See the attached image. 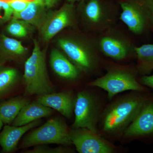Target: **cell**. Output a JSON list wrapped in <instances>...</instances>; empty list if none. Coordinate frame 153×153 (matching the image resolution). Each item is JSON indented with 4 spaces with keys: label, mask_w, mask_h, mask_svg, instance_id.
<instances>
[{
    "label": "cell",
    "mask_w": 153,
    "mask_h": 153,
    "mask_svg": "<svg viewBox=\"0 0 153 153\" xmlns=\"http://www.w3.org/2000/svg\"><path fill=\"white\" fill-rule=\"evenodd\" d=\"M53 112L52 108L37 101L29 102L22 108L12 124L16 126L26 125L42 118L49 117Z\"/></svg>",
    "instance_id": "obj_17"
},
{
    "label": "cell",
    "mask_w": 153,
    "mask_h": 153,
    "mask_svg": "<svg viewBox=\"0 0 153 153\" xmlns=\"http://www.w3.org/2000/svg\"><path fill=\"white\" fill-rule=\"evenodd\" d=\"M75 119L73 128H83L95 132V108L92 99L88 94H77L74 107Z\"/></svg>",
    "instance_id": "obj_11"
},
{
    "label": "cell",
    "mask_w": 153,
    "mask_h": 153,
    "mask_svg": "<svg viewBox=\"0 0 153 153\" xmlns=\"http://www.w3.org/2000/svg\"><path fill=\"white\" fill-rule=\"evenodd\" d=\"M2 1H4L7 2H9L11 1L12 0H2ZM26 1L29 2H31L33 1L34 0H26Z\"/></svg>",
    "instance_id": "obj_30"
},
{
    "label": "cell",
    "mask_w": 153,
    "mask_h": 153,
    "mask_svg": "<svg viewBox=\"0 0 153 153\" xmlns=\"http://www.w3.org/2000/svg\"><path fill=\"white\" fill-rule=\"evenodd\" d=\"M75 101L71 91L38 95L36 100L45 106L55 110L68 118H71L73 114Z\"/></svg>",
    "instance_id": "obj_12"
},
{
    "label": "cell",
    "mask_w": 153,
    "mask_h": 153,
    "mask_svg": "<svg viewBox=\"0 0 153 153\" xmlns=\"http://www.w3.org/2000/svg\"><path fill=\"white\" fill-rule=\"evenodd\" d=\"M47 10L35 0L30 2L24 10L13 13V18L21 19L30 23L38 29L43 22L47 13Z\"/></svg>",
    "instance_id": "obj_18"
},
{
    "label": "cell",
    "mask_w": 153,
    "mask_h": 153,
    "mask_svg": "<svg viewBox=\"0 0 153 153\" xmlns=\"http://www.w3.org/2000/svg\"><path fill=\"white\" fill-rule=\"evenodd\" d=\"M143 97L133 96L113 105L103 119V129L106 132L119 130L131 122L144 104Z\"/></svg>",
    "instance_id": "obj_7"
},
{
    "label": "cell",
    "mask_w": 153,
    "mask_h": 153,
    "mask_svg": "<svg viewBox=\"0 0 153 153\" xmlns=\"http://www.w3.org/2000/svg\"><path fill=\"white\" fill-rule=\"evenodd\" d=\"M141 82L143 85L153 88V75L143 76L141 79Z\"/></svg>",
    "instance_id": "obj_27"
},
{
    "label": "cell",
    "mask_w": 153,
    "mask_h": 153,
    "mask_svg": "<svg viewBox=\"0 0 153 153\" xmlns=\"http://www.w3.org/2000/svg\"><path fill=\"white\" fill-rule=\"evenodd\" d=\"M50 144H72L66 124L60 118L51 119L26 135L19 148L26 149L38 145Z\"/></svg>",
    "instance_id": "obj_4"
},
{
    "label": "cell",
    "mask_w": 153,
    "mask_h": 153,
    "mask_svg": "<svg viewBox=\"0 0 153 153\" xmlns=\"http://www.w3.org/2000/svg\"><path fill=\"white\" fill-rule=\"evenodd\" d=\"M88 85L106 91L110 99L117 94L127 91L145 90L144 88L137 82L132 72L118 68H110L105 75L90 82Z\"/></svg>",
    "instance_id": "obj_9"
},
{
    "label": "cell",
    "mask_w": 153,
    "mask_h": 153,
    "mask_svg": "<svg viewBox=\"0 0 153 153\" xmlns=\"http://www.w3.org/2000/svg\"><path fill=\"white\" fill-rule=\"evenodd\" d=\"M30 2L26 0H12L8 3L14 13H19L25 10Z\"/></svg>",
    "instance_id": "obj_25"
},
{
    "label": "cell",
    "mask_w": 153,
    "mask_h": 153,
    "mask_svg": "<svg viewBox=\"0 0 153 153\" xmlns=\"http://www.w3.org/2000/svg\"><path fill=\"white\" fill-rule=\"evenodd\" d=\"M137 68L142 74L150 73L153 70V44H144L136 47Z\"/></svg>",
    "instance_id": "obj_21"
},
{
    "label": "cell",
    "mask_w": 153,
    "mask_h": 153,
    "mask_svg": "<svg viewBox=\"0 0 153 153\" xmlns=\"http://www.w3.org/2000/svg\"><path fill=\"white\" fill-rule=\"evenodd\" d=\"M32 54L25 63L23 75L25 93L27 95H40L55 92L49 79L46 64V49H41L39 43L33 40Z\"/></svg>",
    "instance_id": "obj_2"
},
{
    "label": "cell",
    "mask_w": 153,
    "mask_h": 153,
    "mask_svg": "<svg viewBox=\"0 0 153 153\" xmlns=\"http://www.w3.org/2000/svg\"><path fill=\"white\" fill-rule=\"evenodd\" d=\"M3 125H4V123H3L2 121L0 119V131H1V129L2 128L3 126Z\"/></svg>",
    "instance_id": "obj_29"
},
{
    "label": "cell",
    "mask_w": 153,
    "mask_h": 153,
    "mask_svg": "<svg viewBox=\"0 0 153 153\" xmlns=\"http://www.w3.org/2000/svg\"><path fill=\"white\" fill-rule=\"evenodd\" d=\"M74 4L67 2L58 10L47 11L37 29L43 41L48 42L65 28L76 27L77 19Z\"/></svg>",
    "instance_id": "obj_8"
},
{
    "label": "cell",
    "mask_w": 153,
    "mask_h": 153,
    "mask_svg": "<svg viewBox=\"0 0 153 153\" xmlns=\"http://www.w3.org/2000/svg\"><path fill=\"white\" fill-rule=\"evenodd\" d=\"M27 54V49L21 41L0 33V65L8 61L21 62Z\"/></svg>",
    "instance_id": "obj_15"
},
{
    "label": "cell",
    "mask_w": 153,
    "mask_h": 153,
    "mask_svg": "<svg viewBox=\"0 0 153 153\" xmlns=\"http://www.w3.org/2000/svg\"><path fill=\"white\" fill-rule=\"evenodd\" d=\"M29 100L22 97H16L0 103V119L4 124L13 123L22 108L29 103Z\"/></svg>",
    "instance_id": "obj_19"
},
{
    "label": "cell",
    "mask_w": 153,
    "mask_h": 153,
    "mask_svg": "<svg viewBox=\"0 0 153 153\" xmlns=\"http://www.w3.org/2000/svg\"><path fill=\"white\" fill-rule=\"evenodd\" d=\"M20 77V73L16 68L0 65V98L13 90Z\"/></svg>",
    "instance_id": "obj_20"
},
{
    "label": "cell",
    "mask_w": 153,
    "mask_h": 153,
    "mask_svg": "<svg viewBox=\"0 0 153 153\" xmlns=\"http://www.w3.org/2000/svg\"><path fill=\"white\" fill-rule=\"evenodd\" d=\"M95 37L100 52L106 57L120 61L136 55V46L131 39L114 26Z\"/></svg>",
    "instance_id": "obj_6"
},
{
    "label": "cell",
    "mask_w": 153,
    "mask_h": 153,
    "mask_svg": "<svg viewBox=\"0 0 153 153\" xmlns=\"http://www.w3.org/2000/svg\"><path fill=\"white\" fill-rule=\"evenodd\" d=\"M119 19L135 35L143 34L151 28L153 0H119Z\"/></svg>",
    "instance_id": "obj_3"
},
{
    "label": "cell",
    "mask_w": 153,
    "mask_h": 153,
    "mask_svg": "<svg viewBox=\"0 0 153 153\" xmlns=\"http://www.w3.org/2000/svg\"><path fill=\"white\" fill-rule=\"evenodd\" d=\"M13 13L8 2L0 0V24L10 21L13 18Z\"/></svg>",
    "instance_id": "obj_24"
},
{
    "label": "cell",
    "mask_w": 153,
    "mask_h": 153,
    "mask_svg": "<svg viewBox=\"0 0 153 153\" xmlns=\"http://www.w3.org/2000/svg\"><path fill=\"white\" fill-rule=\"evenodd\" d=\"M36 27L21 19L12 18L6 27L7 33L13 37L25 38L33 34Z\"/></svg>",
    "instance_id": "obj_22"
},
{
    "label": "cell",
    "mask_w": 153,
    "mask_h": 153,
    "mask_svg": "<svg viewBox=\"0 0 153 153\" xmlns=\"http://www.w3.org/2000/svg\"><path fill=\"white\" fill-rule=\"evenodd\" d=\"M49 63L55 74L61 78L72 80L79 76V70L60 49H52Z\"/></svg>",
    "instance_id": "obj_16"
},
{
    "label": "cell",
    "mask_w": 153,
    "mask_h": 153,
    "mask_svg": "<svg viewBox=\"0 0 153 153\" xmlns=\"http://www.w3.org/2000/svg\"><path fill=\"white\" fill-rule=\"evenodd\" d=\"M48 10L52 8L56 4L57 0H35Z\"/></svg>",
    "instance_id": "obj_26"
},
{
    "label": "cell",
    "mask_w": 153,
    "mask_h": 153,
    "mask_svg": "<svg viewBox=\"0 0 153 153\" xmlns=\"http://www.w3.org/2000/svg\"><path fill=\"white\" fill-rule=\"evenodd\" d=\"M85 1V0H67V2L72 3V4H74L76 2H81L83 1Z\"/></svg>",
    "instance_id": "obj_28"
},
{
    "label": "cell",
    "mask_w": 153,
    "mask_h": 153,
    "mask_svg": "<svg viewBox=\"0 0 153 153\" xmlns=\"http://www.w3.org/2000/svg\"><path fill=\"white\" fill-rule=\"evenodd\" d=\"M72 142L79 153H111L113 149L95 132L86 128H73L69 131Z\"/></svg>",
    "instance_id": "obj_10"
},
{
    "label": "cell",
    "mask_w": 153,
    "mask_h": 153,
    "mask_svg": "<svg viewBox=\"0 0 153 153\" xmlns=\"http://www.w3.org/2000/svg\"><path fill=\"white\" fill-rule=\"evenodd\" d=\"M153 30V16L152 18V25H151V28Z\"/></svg>",
    "instance_id": "obj_31"
},
{
    "label": "cell",
    "mask_w": 153,
    "mask_h": 153,
    "mask_svg": "<svg viewBox=\"0 0 153 153\" xmlns=\"http://www.w3.org/2000/svg\"><path fill=\"white\" fill-rule=\"evenodd\" d=\"M78 8L83 24L96 34L114 26L119 17L117 12L103 0H85L80 2Z\"/></svg>",
    "instance_id": "obj_5"
},
{
    "label": "cell",
    "mask_w": 153,
    "mask_h": 153,
    "mask_svg": "<svg viewBox=\"0 0 153 153\" xmlns=\"http://www.w3.org/2000/svg\"><path fill=\"white\" fill-rule=\"evenodd\" d=\"M24 153H64L71 152L67 148L63 146L52 148L47 145H38L31 149L25 150L23 151Z\"/></svg>",
    "instance_id": "obj_23"
},
{
    "label": "cell",
    "mask_w": 153,
    "mask_h": 153,
    "mask_svg": "<svg viewBox=\"0 0 153 153\" xmlns=\"http://www.w3.org/2000/svg\"><path fill=\"white\" fill-rule=\"evenodd\" d=\"M60 50L79 71L88 72L94 68L99 53L95 37L82 33H72L57 39Z\"/></svg>",
    "instance_id": "obj_1"
},
{
    "label": "cell",
    "mask_w": 153,
    "mask_h": 153,
    "mask_svg": "<svg viewBox=\"0 0 153 153\" xmlns=\"http://www.w3.org/2000/svg\"><path fill=\"white\" fill-rule=\"evenodd\" d=\"M40 120L26 125L16 126L7 125L0 133V146L4 152L10 153L16 149L21 138L30 130L41 123Z\"/></svg>",
    "instance_id": "obj_14"
},
{
    "label": "cell",
    "mask_w": 153,
    "mask_h": 153,
    "mask_svg": "<svg viewBox=\"0 0 153 153\" xmlns=\"http://www.w3.org/2000/svg\"><path fill=\"white\" fill-rule=\"evenodd\" d=\"M153 133V103H144L125 132L126 137L139 136Z\"/></svg>",
    "instance_id": "obj_13"
}]
</instances>
